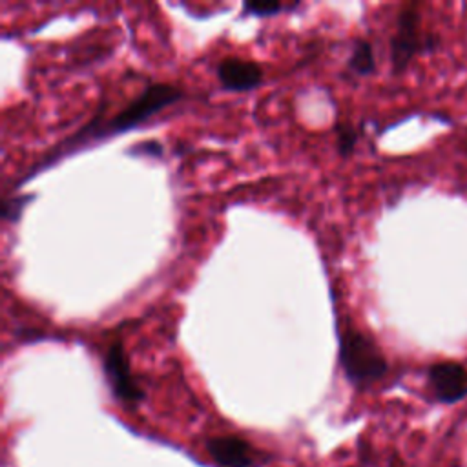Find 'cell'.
<instances>
[{
	"instance_id": "obj_1",
	"label": "cell",
	"mask_w": 467,
	"mask_h": 467,
	"mask_svg": "<svg viewBox=\"0 0 467 467\" xmlns=\"http://www.w3.org/2000/svg\"><path fill=\"white\" fill-rule=\"evenodd\" d=\"M184 97V91L179 86L168 84V82H153L148 84L133 100H130L115 117L104 119L106 102L102 100L99 104L97 113L77 131L67 135L64 140L55 144L49 151H46L18 181L16 186L24 184L31 177H35L40 170L58 162L62 157L77 151L78 148H84L95 140H102L119 133H124L126 130H131L139 126L140 122L148 120L153 113L161 111L166 106L175 104Z\"/></svg>"
},
{
	"instance_id": "obj_2",
	"label": "cell",
	"mask_w": 467,
	"mask_h": 467,
	"mask_svg": "<svg viewBox=\"0 0 467 467\" xmlns=\"http://www.w3.org/2000/svg\"><path fill=\"white\" fill-rule=\"evenodd\" d=\"M337 361L345 378L358 387L381 379L389 370L387 358L376 339L354 325L339 330Z\"/></svg>"
},
{
	"instance_id": "obj_3",
	"label": "cell",
	"mask_w": 467,
	"mask_h": 467,
	"mask_svg": "<svg viewBox=\"0 0 467 467\" xmlns=\"http://www.w3.org/2000/svg\"><path fill=\"white\" fill-rule=\"evenodd\" d=\"M438 38L432 33L421 31V15L416 4L405 5L396 20V33L390 38L392 71L401 73L414 55L434 49Z\"/></svg>"
},
{
	"instance_id": "obj_4",
	"label": "cell",
	"mask_w": 467,
	"mask_h": 467,
	"mask_svg": "<svg viewBox=\"0 0 467 467\" xmlns=\"http://www.w3.org/2000/svg\"><path fill=\"white\" fill-rule=\"evenodd\" d=\"M102 370L106 381L111 389V394L124 405L135 407L144 398V390L137 385L131 376L130 363L124 352V345L120 337H113L108 345L102 359Z\"/></svg>"
},
{
	"instance_id": "obj_5",
	"label": "cell",
	"mask_w": 467,
	"mask_h": 467,
	"mask_svg": "<svg viewBox=\"0 0 467 467\" xmlns=\"http://www.w3.org/2000/svg\"><path fill=\"white\" fill-rule=\"evenodd\" d=\"M429 385L436 400L454 403L467 394V368L456 361H440L429 368Z\"/></svg>"
},
{
	"instance_id": "obj_6",
	"label": "cell",
	"mask_w": 467,
	"mask_h": 467,
	"mask_svg": "<svg viewBox=\"0 0 467 467\" xmlns=\"http://www.w3.org/2000/svg\"><path fill=\"white\" fill-rule=\"evenodd\" d=\"M217 78L224 89L248 91L263 82V69L254 60L226 57L217 64Z\"/></svg>"
},
{
	"instance_id": "obj_7",
	"label": "cell",
	"mask_w": 467,
	"mask_h": 467,
	"mask_svg": "<svg viewBox=\"0 0 467 467\" xmlns=\"http://www.w3.org/2000/svg\"><path fill=\"white\" fill-rule=\"evenodd\" d=\"M206 451L221 467H254L257 462L254 447L239 436H213L206 440Z\"/></svg>"
},
{
	"instance_id": "obj_8",
	"label": "cell",
	"mask_w": 467,
	"mask_h": 467,
	"mask_svg": "<svg viewBox=\"0 0 467 467\" xmlns=\"http://www.w3.org/2000/svg\"><path fill=\"white\" fill-rule=\"evenodd\" d=\"M348 69L354 75H370L376 69L374 49L368 40H356L352 53L348 57Z\"/></svg>"
},
{
	"instance_id": "obj_9",
	"label": "cell",
	"mask_w": 467,
	"mask_h": 467,
	"mask_svg": "<svg viewBox=\"0 0 467 467\" xmlns=\"http://www.w3.org/2000/svg\"><path fill=\"white\" fill-rule=\"evenodd\" d=\"M299 4L294 5H285L279 2H246L243 4V11L241 15H254V16H272L277 15L281 11H292L296 9Z\"/></svg>"
},
{
	"instance_id": "obj_10",
	"label": "cell",
	"mask_w": 467,
	"mask_h": 467,
	"mask_svg": "<svg viewBox=\"0 0 467 467\" xmlns=\"http://www.w3.org/2000/svg\"><path fill=\"white\" fill-rule=\"evenodd\" d=\"M33 197L35 195H31V193H20V195H13V197L5 199L2 204V219L7 223H16L20 219L26 204L29 201H33Z\"/></svg>"
},
{
	"instance_id": "obj_11",
	"label": "cell",
	"mask_w": 467,
	"mask_h": 467,
	"mask_svg": "<svg viewBox=\"0 0 467 467\" xmlns=\"http://www.w3.org/2000/svg\"><path fill=\"white\" fill-rule=\"evenodd\" d=\"M336 148L341 155H348L358 140V131L348 124V122H341L336 126Z\"/></svg>"
},
{
	"instance_id": "obj_12",
	"label": "cell",
	"mask_w": 467,
	"mask_h": 467,
	"mask_svg": "<svg viewBox=\"0 0 467 467\" xmlns=\"http://www.w3.org/2000/svg\"><path fill=\"white\" fill-rule=\"evenodd\" d=\"M128 153L133 155H150V157H161L162 153V146L157 140H146V142H139L135 144Z\"/></svg>"
}]
</instances>
